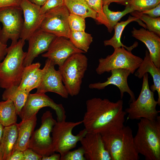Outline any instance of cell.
<instances>
[{
  "mask_svg": "<svg viewBox=\"0 0 160 160\" xmlns=\"http://www.w3.org/2000/svg\"><path fill=\"white\" fill-rule=\"evenodd\" d=\"M64 4V0H47L41 7V10L44 14L48 11Z\"/></svg>",
  "mask_w": 160,
  "mask_h": 160,
  "instance_id": "cell-36",
  "label": "cell"
},
{
  "mask_svg": "<svg viewBox=\"0 0 160 160\" xmlns=\"http://www.w3.org/2000/svg\"><path fill=\"white\" fill-rule=\"evenodd\" d=\"M47 107L55 111L57 121L66 120V111L62 104L56 103L45 94L37 93H29L19 116L22 121H25L36 115L41 108Z\"/></svg>",
  "mask_w": 160,
  "mask_h": 160,
  "instance_id": "cell-11",
  "label": "cell"
},
{
  "mask_svg": "<svg viewBox=\"0 0 160 160\" xmlns=\"http://www.w3.org/2000/svg\"><path fill=\"white\" fill-rule=\"evenodd\" d=\"M20 7L22 10L24 19L20 38L28 40L37 30L40 28L44 16L41 10V6L28 0H21Z\"/></svg>",
  "mask_w": 160,
  "mask_h": 160,
  "instance_id": "cell-14",
  "label": "cell"
},
{
  "mask_svg": "<svg viewBox=\"0 0 160 160\" xmlns=\"http://www.w3.org/2000/svg\"><path fill=\"white\" fill-rule=\"evenodd\" d=\"M108 7L109 5H103V9L108 20L110 27V33H111L114 26L122 17L134 10L129 5H126L124 10L122 11H112L109 9Z\"/></svg>",
  "mask_w": 160,
  "mask_h": 160,
  "instance_id": "cell-28",
  "label": "cell"
},
{
  "mask_svg": "<svg viewBox=\"0 0 160 160\" xmlns=\"http://www.w3.org/2000/svg\"><path fill=\"white\" fill-rule=\"evenodd\" d=\"M56 37L53 34L43 31L40 28L36 31L28 40V47L24 60V66L31 64L36 57L46 52Z\"/></svg>",
  "mask_w": 160,
  "mask_h": 160,
  "instance_id": "cell-18",
  "label": "cell"
},
{
  "mask_svg": "<svg viewBox=\"0 0 160 160\" xmlns=\"http://www.w3.org/2000/svg\"><path fill=\"white\" fill-rule=\"evenodd\" d=\"M86 111L82 123L87 132L101 135L124 127L127 113L122 99L116 102L107 98L94 97L86 102Z\"/></svg>",
  "mask_w": 160,
  "mask_h": 160,
  "instance_id": "cell-1",
  "label": "cell"
},
{
  "mask_svg": "<svg viewBox=\"0 0 160 160\" xmlns=\"http://www.w3.org/2000/svg\"><path fill=\"white\" fill-rule=\"evenodd\" d=\"M68 23L70 31H85L86 28L85 19L80 16L69 13Z\"/></svg>",
  "mask_w": 160,
  "mask_h": 160,
  "instance_id": "cell-33",
  "label": "cell"
},
{
  "mask_svg": "<svg viewBox=\"0 0 160 160\" xmlns=\"http://www.w3.org/2000/svg\"><path fill=\"white\" fill-rule=\"evenodd\" d=\"M111 55L105 58H101L96 69L99 75L110 72L112 70L118 68L129 70L133 74L138 68L143 59L133 55L131 51L126 50L123 47L114 49Z\"/></svg>",
  "mask_w": 160,
  "mask_h": 160,
  "instance_id": "cell-8",
  "label": "cell"
},
{
  "mask_svg": "<svg viewBox=\"0 0 160 160\" xmlns=\"http://www.w3.org/2000/svg\"><path fill=\"white\" fill-rule=\"evenodd\" d=\"M140 12L151 17H159L160 16V4L154 8Z\"/></svg>",
  "mask_w": 160,
  "mask_h": 160,
  "instance_id": "cell-38",
  "label": "cell"
},
{
  "mask_svg": "<svg viewBox=\"0 0 160 160\" xmlns=\"http://www.w3.org/2000/svg\"><path fill=\"white\" fill-rule=\"evenodd\" d=\"M89 6L96 13L95 20L98 23L105 25L110 33V28L108 20L103 9L102 0H85Z\"/></svg>",
  "mask_w": 160,
  "mask_h": 160,
  "instance_id": "cell-30",
  "label": "cell"
},
{
  "mask_svg": "<svg viewBox=\"0 0 160 160\" xmlns=\"http://www.w3.org/2000/svg\"><path fill=\"white\" fill-rule=\"evenodd\" d=\"M61 160H86L84 150L81 146L73 151H69L60 157Z\"/></svg>",
  "mask_w": 160,
  "mask_h": 160,
  "instance_id": "cell-35",
  "label": "cell"
},
{
  "mask_svg": "<svg viewBox=\"0 0 160 160\" xmlns=\"http://www.w3.org/2000/svg\"><path fill=\"white\" fill-rule=\"evenodd\" d=\"M140 120L134 137L137 152L146 160H160V116L152 120L144 118Z\"/></svg>",
  "mask_w": 160,
  "mask_h": 160,
  "instance_id": "cell-2",
  "label": "cell"
},
{
  "mask_svg": "<svg viewBox=\"0 0 160 160\" xmlns=\"http://www.w3.org/2000/svg\"><path fill=\"white\" fill-rule=\"evenodd\" d=\"M4 126L0 123V144L2 139L3 131L4 129Z\"/></svg>",
  "mask_w": 160,
  "mask_h": 160,
  "instance_id": "cell-45",
  "label": "cell"
},
{
  "mask_svg": "<svg viewBox=\"0 0 160 160\" xmlns=\"http://www.w3.org/2000/svg\"><path fill=\"white\" fill-rule=\"evenodd\" d=\"M45 71L44 66L42 69H38L35 72L32 79L28 84L25 90L30 92L35 88H37L40 84Z\"/></svg>",
  "mask_w": 160,
  "mask_h": 160,
  "instance_id": "cell-34",
  "label": "cell"
},
{
  "mask_svg": "<svg viewBox=\"0 0 160 160\" xmlns=\"http://www.w3.org/2000/svg\"><path fill=\"white\" fill-rule=\"evenodd\" d=\"M41 64L39 62L31 63L25 66L22 75L18 89L25 90L28 84L32 79L37 70L40 68Z\"/></svg>",
  "mask_w": 160,
  "mask_h": 160,
  "instance_id": "cell-31",
  "label": "cell"
},
{
  "mask_svg": "<svg viewBox=\"0 0 160 160\" xmlns=\"http://www.w3.org/2000/svg\"><path fill=\"white\" fill-rule=\"evenodd\" d=\"M130 0H102L103 6L108 5H109L112 2H116L123 5H127Z\"/></svg>",
  "mask_w": 160,
  "mask_h": 160,
  "instance_id": "cell-42",
  "label": "cell"
},
{
  "mask_svg": "<svg viewBox=\"0 0 160 160\" xmlns=\"http://www.w3.org/2000/svg\"><path fill=\"white\" fill-rule=\"evenodd\" d=\"M130 13L133 16L136 17L144 22L145 23L146 28L149 31L155 33L160 36V17H151L137 11H134Z\"/></svg>",
  "mask_w": 160,
  "mask_h": 160,
  "instance_id": "cell-29",
  "label": "cell"
},
{
  "mask_svg": "<svg viewBox=\"0 0 160 160\" xmlns=\"http://www.w3.org/2000/svg\"><path fill=\"white\" fill-rule=\"evenodd\" d=\"M46 52L42 56L50 59L59 67L72 55L85 53L76 48L68 39L63 37H56Z\"/></svg>",
  "mask_w": 160,
  "mask_h": 160,
  "instance_id": "cell-15",
  "label": "cell"
},
{
  "mask_svg": "<svg viewBox=\"0 0 160 160\" xmlns=\"http://www.w3.org/2000/svg\"><path fill=\"white\" fill-rule=\"evenodd\" d=\"M64 4L69 13L79 16L85 19L91 17L96 19V12L89 6L85 0H64Z\"/></svg>",
  "mask_w": 160,
  "mask_h": 160,
  "instance_id": "cell-24",
  "label": "cell"
},
{
  "mask_svg": "<svg viewBox=\"0 0 160 160\" xmlns=\"http://www.w3.org/2000/svg\"><path fill=\"white\" fill-rule=\"evenodd\" d=\"M29 93L26 90L19 89L18 86H12L5 89L2 95V99L4 101L8 99L12 100L19 115Z\"/></svg>",
  "mask_w": 160,
  "mask_h": 160,
  "instance_id": "cell-25",
  "label": "cell"
},
{
  "mask_svg": "<svg viewBox=\"0 0 160 160\" xmlns=\"http://www.w3.org/2000/svg\"><path fill=\"white\" fill-rule=\"evenodd\" d=\"M36 115L27 120L17 124V137L13 151H23L28 148L30 139L37 124Z\"/></svg>",
  "mask_w": 160,
  "mask_h": 160,
  "instance_id": "cell-21",
  "label": "cell"
},
{
  "mask_svg": "<svg viewBox=\"0 0 160 160\" xmlns=\"http://www.w3.org/2000/svg\"><path fill=\"white\" fill-rule=\"evenodd\" d=\"M55 65L50 59H47L46 60L44 65L45 71L36 93L45 94L52 92L63 98H67L69 95L63 84L60 73L58 70H55Z\"/></svg>",
  "mask_w": 160,
  "mask_h": 160,
  "instance_id": "cell-13",
  "label": "cell"
},
{
  "mask_svg": "<svg viewBox=\"0 0 160 160\" xmlns=\"http://www.w3.org/2000/svg\"><path fill=\"white\" fill-rule=\"evenodd\" d=\"M57 121L53 118L50 111L44 112L41 117L40 127L34 131L31 135L28 148L42 157L54 153L52 137L50 135Z\"/></svg>",
  "mask_w": 160,
  "mask_h": 160,
  "instance_id": "cell-9",
  "label": "cell"
},
{
  "mask_svg": "<svg viewBox=\"0 0 160 160\" xmlns=\"http://www.w3.org/2000/svg\"><path fill=\"white\" fill-rule=\"evenodd\" d=\"M69 14L64 4L52 9L45 13L40 28L56 37L68 39L70 32L68 23Z\"/></svg>",
  "mask_w": 160,
  "mask_h": 160,
  "instance_id": "cell-12",
  "label": "cell"
},
{
  "mask_svg": "<svg viewBox=\"0 0 160 160\" xmlns=\"http://www.w3.org/2000/svg\"><path fill=\"white\" fill-rule=\"evenodd\" d=\"M1 28L0 26V31ZM7 45L3 43L0 39V62L4 58L7 53Z\"/></svg>",
  "mask_w": 160,
  "mask_h": 160,
  "instance_id": "cell-41",
  "label": "cell"
},
{
  "mask_svg": "<svg viewBox=\"0 0 160 160\" xmlns=\"http://www.w3.org/2000/svg\"><path fill=\"white\" fill-rule=\"evenodd\" d=\"M69 40L77 48L87 52L93 41L91 34L84 31H70Z\"/></svg>",
  "mask_w": 160,
  "mask_h": 160,
  "instance_id": "cell-27",
  "label": "cell"
},
{
  "mask_svg": "<svg viewBox=\"0 0 160 160\" xmlns=\"http://www.w3.org/2000/svg\"><path fill=\"white\" fill-rule=\"evenodd\" d=\"M61 156L60 153H54L48 156H43L41 160H60Z\"/></svg>",
  "mask_w": 160,
  "mask_h": 160,
  "instance_id": "cell-43",
  "label": "cell"
},
{
  "mask_svg": "<svg viewBox=\"0 0 160 160\" xmlns=\"http://www.w3.org/2000/svg\"><path fill=\"white\" fill-rule=\"evenodd\" d=\"M8 160H24V156L23 152L15 150L14 151Z\"/></svg>",
  "mask_w": 160,
  "mask_h": 160,
  "instance_id": "cell-40",
  "label": "cell"
},
{
  "mask_svg": "<svg viewBox=\"0 0 160 160\" xmlns=\"http://www.w3.org/2000/svg\"><path fill=\"white\" fill-rule=\"evenodd\" d=\"M82 123V121H57L52 132V145L54 151L59 153L61 157L76 147L77 143L87 133L84 128L76 135L72 134L73 129Z\"/></svg>",
  "mask_w": 160,
  "mask_h": 160,
  "instance_id": "cell-7",
  "label": "cell"
},
{
  "mask_svg": "<svg viewBox=\"0 0 160 160\" xmlns=\"http://www.w3.org/2000/svg\"><path fill=\"white\" fill-rule=\"evenodd\" d=\"M25 40L20 39L7 47V53L0 62V87L6 89L18 86L25 67L24 62L26 52L23 49Z\"/></svg>",
  "mask_w": 160,
  "mask_h": 160,
  "instance_id": "cell-3",
  "label": "cell"
},
{
  "mask_svg": "<svg viewBox=\"0 0 160 160\" xmlns=\"http://www.w3.org/2000/svg\"><path fill=\"white\" fill-rule=\"evenodd\" d=\"M148 73L152 76L153 82L150 88L154 92L156 91L157 92V101L158 105L160 106V68L155 65L151 59L149 52L146 50L145 56L137 71L135 72V75L139 79H141L145 73Z\"/></svg>",
  "mask_w": 160,
  "mask_h": 160,
  "instance_id": "cell-20",
  "label": "cell"
},
{
  "mask_svg": "<svg viewBox=\"0 0 160 160\" xmlns=\"http://www.w3.org/2000/svg\"><path fill=\"white\" fill-rule=\"evenodd\" d=\"M133 37L143 42L149 51L150 57L155 65L160 68V37L155 33L143 28H133Z\"/></svg>",
  "mask_w": 160,
  "mask_h": 160,
  "instance_id": "cell-19",
  "label": "cell"
},
{
  "mask_svg": "<svg viewBox=\"0 0 160 160\" xmlns=\"http://www.w3.org/2000/svg\"><path fill=\"white\" fill-rule=\"evenodd\" d=\"M87 160H111L101 134L87 132L80 141Z\"/></svg>",
  "mask_w": 160,
  "mask_h": 160,
  "instance_id": "cell-16",
  "label": "cell"
},
{
  "mask_svg": "<svg viewBox=\"0 0 160 160\" xmlns=\"http://www.w3.org/2000/svg\"><path fill=\"white\" fill-rule=\"evenodd\" d=\"M102 135L111 160H138L139 153L131 128L124 126L116 131Z\"/></svg>",
  "mask_w": 160,
  "mask_h": 160,
  "instance_id": "cell-4",
  "label": "cell"
},
{
  "mask_svg": "<svg viewBox=\"0 0 160 160\" xmlns=\"http://www.w3.org/2000/svg\"><path fill=\"white\" fill-rule=\"evenodd\" d=\"M17 135V123L4 127L0 144V160H8L13 152Z\"/></svg>",
  "mask_w": 160,
  "mask_h": 160,
  "instance_id": "cell-22",
  "label": "cell"
},
{
  "mask_svg": "<svg viewBox=\"0 0 160 160\" xmlns=\"http://www.w3.org/2000/svg\"><path fill=\"white\" fill-rule=\"evenodd\" d=\"M24 160H41L42 156L30 148L23 151Z\"/></svg>",
  "mask_w": 160,
  "mask_h": 160,
  "instance_id": "cell-37",
  "label": "cell"
},
{
  "mask_svg": "<svg viewBox=\"0 0 160 160\" xmlns=\"http://www.w3.org/2000/svg\"><path fill=\"white\" fill-rule=\"evenodd\" d=\"M137 22L140 25L146 28L145 25L143 23L141 20L135 16H129L128 19L125 21L118 23L113 27L115 33L113 37L109 40L104 41L105 46H110L112 47L114 49L123 47L127 50L131 51L132 50L137 46L138 43L135 42L132 46L127 47L124 45L121 42V38L122 33L125 27L129 23L133 22Z\"/></svg>",
  "mask_w": 160,
  "mask_h": 160,
  "instance_id": "cell-23",
  "label": "cell"
},
{
  "mask_svg": "<svg viewBox=\"0 0 160 160\" xmlns=\"http://www.w3.org/2000/svg\"><path fill=\"white\" fill-rule=\"evenodd\" d=\"M84 53L74 54L58 68L62 81L69 95L79 93L82 79L88 67V59Z\"/></svg>",
  "mask_w": 160,
  "mask_h": 160,
  "instance_id": "cell-5",
  "label": "cell"
},
{
  "mask_svg": "<svg viewBox=\"0 0 160 160\" xmlns=\"http://www.w3.org/2000/svg\"><path fill=\"white\" fill-rule=\"evenodd\" d=\"M30 2L36 5L41 6L46 2L47 0H28Z\"/></svg>",
  "mask_w": 160,
  "mask_h": 160,
  "instance_id": "cell-44",
  "label": "cell"
},
{
  "mask_svg": "<svg viewBox=\"0 0 160 160\" xmlns=\"http://www.w3.org/2000/svg\"><path fill=\"white\" fill-rule=\"evenodd\" d=\"M22 9L20 7H9L0 8V22L2 28L0 31V39L7 44L10 39L12 44L18 40L22 31L23 19Z\"/></svg>",
  "mask_w": 160,
  "mask_h": 160,
  "instance_id": "cell-10",
  "label": "cell"
},
{
  "mask_svg": "<svg viewBox=\"0 0 160 160\" xmlns=\"http://www.w3.org/2000/svg\"><path fill=\"white\" fill-rule=\"evenodd\" d=\"M160 3V0H130L129 5L134 11L139 12L154 7Z\"/></svg>",
  "mask_w": 160,
  "mask_h": 160,
  "instance_id": "cell-32",
  "label": "cell"
},
{
  "mask_svg": "<svg viewBox=\"0 0 160 160\" xmlns=\"http://www.w3.org/2000/svg\"><path fill=\"white\" fill-rule=\"evenodd\" d=\"M17 112L13 102L10 99L0 102V123L7 126L16 123Z\"/></svg>",
  "mask_w": 160,
  "mask_h": 160,
  "instance_id": "cell-26",
  "label": "cell"
},
{
  "mask_svg": "<svg viewBox=\"0 0 160 160\" xmlns=\"http://www.w3.org/2000/svg\"><path fill=\"white\" fill-rule=\"evenodd\" d=\"M110 72L111 75L107 78L106 81L103 82L90 84L89 85V88L91 89L102 90L108 85H113L119 89L121 99H122L124 93L127 92L130 96L129 102L135 100V94L129 88L127 82L128 77L131 74V71L126 69L118 68L113 69Z\"/></svg>",
  "mask_w": 160,
  "mask_h": 160,
  "instance_id": "cell-17",
  "label": "cell"
},
{
  "mask_svg": "<svg viewBox=\"0 0 160 160\" xmlns=\"http://www.w3.org/2000/svg\"><path fill=\"white\" fill-rule=\"evenodd\" d=\"M148 73L143 76L142 87L137 100L130 102L129 107L125 110L128 114L127 119L139 120L144 118L149 120L156 119L160 111L156 109L158 105L154 97V92L150 89Z\"/></svg>",
  "mask_w": 160,
  "mask_h": 160,
  "instance_id": "cell-6",
  "label": "cell"
},
{
  "mask_svg": "<svg viewBox=\"0 0 160 160\" xmlns=\"http://www.w3.org/2000/svg\"><path fill=\"white\" fill-rule=\"evenodd\" d=\"M21 0H0V8L9 7H20Z\"/></svg>",
  "mask_w": 160,
  "mask_h": 160,
  "instance_id": "cell-39",
  "label": "cell"
}]
</instances>
